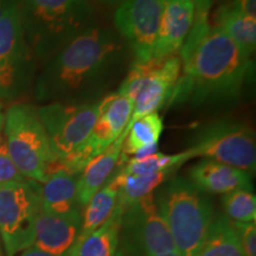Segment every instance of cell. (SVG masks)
Wrapping results in <instances>:
<instances>
[{"label":"cell","instance_id":"36","mask_svg":"<svg viewBox=\"0 0 256 256\" xmlns=\"http://www.w3.org/2000/svg\"><path fill=\"white\" fill-rule=\"evenodd\" d=\"M115 256H124V255L122 254V252H116V255Z\"/></svg>","mask_w":256,"mask_h":256},{"label":"cell","instance_id":"34","mask_svg":"<svg viewBox=\"0 0 256 256\" xmlns=\"http://www.w3.org/2000/svg\"><path fill=\"white\" fill-rule=\"evenodd\" d=\"M4 121H5V113L2 110V104H0V136H2V128H4Z\"/></svg>","mask_w":256,"mask_h":256},{"label":"cell","instance_id":"8","mask_svg":"<svg viewBox=\"0 0 256 256\" xmlns=\"http://www.w3.org/2000/svg\"><path fill=\"white\" fill-rule=\"evenodd\" d=\"M34 69V55L25 38L19 5L14 2L0 16V98H18L31 86Z\"/></svg>","mask_w":256,"mask_h":256},{"label":"cell","instance_id":"13","mask_svg":"<svg viewBox=\"0 0 256 256\" xmlns=\"http://www.w3.org/2000/svg\"><path fill=\"white\" fill-rule=\"evenodd\" d=\"M133 110V101L119 92H113L100 100L98 118L86 142V146L95 156L106 151L124 132Z\"/></svg>","mask_w":256,"mask_h":256},{"label":"cell","instance_id":"9","mask_svg":"<svg viewBox=\"0 0 256 256\" xmlns=\"http://www.w3.org/2000/svg\"><path fill=\"white\" fill-rule=\"evenodd\" d=\"M40 210V184L36 182L26 179L0 188V234L8 256L34 246Z\"/></svg>","mask_w":256,"mask_h":256},{"label":"cell","instance_id":"22","mask_svg":"<svg viewBox=\"0 0 256 256\" xmlns=\"http://www.w3.org/2000/svg\"><path fill=\"white\" fill-rule=\"evenodd\" d=\"M197 256H244L232 220L223 216L214 218Z\"/></svg>","mask_w":256,"mask_h":256},{"label":"cell","instance_id":"18","mask_svg":"<svg viewBox=\"0 0 256 256\" xmlns=\"http://www.w3.org/2000/svg\"><path fill=\"white\" fill-rule=\"evenodd\" d=\"M127 132H124L101 154L95 156L83 168L78 179V192L81 206L84 208L90 198L110 180L122 154L124 142Z\"/></svg>","mask_w":256,"mask_h":256},{"label":"cell","instance_id":"6","mask_svg":"<svg viewBox=\"0 0 256 256\" xmlns=\"http://www.w3.org/2000/svg\"><path fill=\"white\" fill-rule=\"evenodd\" d=\"M185 152L188 160H214L249 174L256 168L255 133L248 124L238 121L223 120L202 127Z\"/></svg>","mask_w":256,"mask_h":256},{"label":"cell","instance_id":"14","mask_svg":"<svg viewBox=\"0 0 256 256\" xmlns=\"http://www.w3.org/2000/svg\"><path fill=\"white\" fill-rule=\"evenodd\" d=\"M194 17L191 0H165L152 60L179 54L194 26Z\"/></svg>","mask_w":256,"mask_h":256},{"label":"cell","instance_id":"25","mask_svg":"<svg viewBox=\"0 0 256 256\" xmlns=\"http://www.w3.org/2000/svg\"><path fill=\"white\" fill-rule=\"evenodd\" d=\"M188 160L185 151L172 156L156 152V154L147 156L145 159H130L126 166L121 168V171L130 176H150L168 170L176 171Z\"/></svg>","mask_w":256,"mask_h":256},{"label":"cell","instance_id":"10","mask_svg":"<svg viewBox=\"0 0 256 256\" xmlns=\"http://www.w3.org/2000/svg\"><path fill=\"white\" fill-rule=\"evenodd\" d=\"M98 102H54L37 108L57 159L66 158L84 145L98 118Z\"/></svg>","mask_w":256,"mask_h":256},{"label":"cell","instance_id":"30","mask_svg":"<svg viewBox=\"0 0 256 256\" xmlns=\"http://www.w3.org/2000/svg\"><path fill=\"white\" fill-rule=\"evenodd\" d=\"M218 11L240 12L250 17H256V0H222Z\"/></svg>","mask_w":256,"mask_h":256},{"label":"cell","instance_id":"32","mask_svg":"<svg viewBox=\"0 0 256 256\" xmlns=\"http://www.w3.org/2000/svg\"><path fill=\"white\" fill-rule=\"evenodd\" d=\"M20 256H54V255L48 254V252H42V250H40V249L34 248V246H32V247L28 248L26 250H24L23 252H22ZM64 256H69V254L64 255Z\"/></svg>","mask_w":256,"mask_h":256},{"label":"cell","instance_id":"33","mask_svg":"<svg viewBox=\"0 0 256 256\" xmlns=\"http://www.w3.org/2000/svg\"><path fill=\"white\" fill-rule=\"evenodd\" d=\"M96 2L106 6H119L124 0H96Z\"/></svg>","mask_w":256,"mask_h":256},{"label":"cell","instance_id":"19","mask_svg":"<svg viewBox=\"0 0 256 256\" xmlns=\"http://www.w3.org/2000/svg\"><path fill=\"white\" fill-rule=\"evenodd\" d=\"M124 211V206L118 202V206L110 218L88 236L76 240L75 244L70 249L69 256L116 255Z\"/></svg>","mask_w":256,"mask_h":256},{"label":"cell","instance_id":"16","mask_svg":"<svg viewBox=\"0 0 256 256\" xmlns=\"http://www.w3.org/2000/svg\"><path fill=\"white\" fill-rule=\"evenodd\" d=\"M190 182L202 192L217 194L252 188V174L209 159L202 160L190 170Z\"/></svg>","mask_w":256,"mask_h":256},{"label":"cell","instance_id":"23","mask_svg":"<svg viewBox=\"0 0 256 256\" xmlns=\"http://www.w3.org/2000/svg\"><path fill=\"white\" fill-rule=\"evenodd\" d=\"M164 130V121L159 113H152L140 118L128 124L124 132H127L124 142L122 154L134 156L140 150L154 146L159 144V139Z\"/></svg>","mask_w":256,"mask_h":256},{"label":"cell","instance_id":"29","mask_svg":"<svg viewBox=\"0 0 256 256\" xmlns=\"http://www.w3.org/2000/svg\"><path fill=\"white\" fill-rule=\"evenodd\" d=\"M232 224L244 256H256L255 223H240L232 220Z\"/></svg>","mask_w":256,"mask_h":256},{"label":"cell","instance_id":"11","mask_svg":"<svg viewBox=\"0 0 256 256\" xmlns=\"http://www.w3.org/2000/svg\"><path fill=\"white\" fill-rule=\"evenodd\" d=\"M121 229L127 247L136 254L159 256L176 252L171 232L160 215L153 194L124 208Z\"/></svg>","mask_w":256,"mask_h":256},{"label":"cell","instance_id":"15","mask_svg":"<svg viewBox=\"0 0 256 256\" xmlns=\"http://www.w3.org/2000/svg\"><path fill=\"white\" fill-rule=\"evenodd\" d=\"M78 176L58 171L40 184L42 211L66 218L82 220L83 206L78 200Z\"/></svg>","mask_w":256,"mask_h":256},{"label":"cell","instance_id":"17","mask_svg":"<svg viewBox=\"0 0 256 256\" xmlns=\"http://www.w3.org/2000/svg\"><path fill=\"white\" fill-rule=\"evenodd\" d=\"M82 220L66 218L40 210L36 220L34 247L54 256L68 255L81 232Z\"/></svg>","mask_w":256,"mask_h":256},{"label":"cell","instance_id":"4","mask_svg":"<svg viewBox=\"0 0 256 256\" xmlns=\"http://www.w3.org/2000/svg\"><path fill=\"white\" fill-rule=\"evenodd\" d=\"M156 203L171 232L176 252L197 256L215 218L209 198L190 180L178 177L165 185Z\"/></svg>","mask_w":256,"mask_h":256},{"label":"cell","instance_id":"24","mask_svg":"<svg viewBox=\"0 0 256 256\" xmlns=\"http://www.w3.org/2000/svg\"><path fill=\"white\" fill-rule=\"evenodd\" d=\"M174 172L172 170H168L150 176H130L124 174L120 170L116 172V178L120 184L119 203L122 204L124 208L138 203L142 198L152 194L153 191L164 183Z\"/></svg>","mask_w":256,"mask_h":256},{"label":"cell","instance_id":"35","mask_svg":"<svg viewBox=\"0 0 256 256\" xmlns=\"http://www.w3.org/2000/svg\"><path fill=\"white\" fill-rule=\"evenodd\" d=\"M159 256H180V255H179L177 252H168V254H162Z\"/></svg>","mask_w":256,"mask_h":256},{"label":"cell","instance_id":"1","mask_svg":"<svg viewBox=\"0 0 256 256\" xmlns=\"http://www.w3.org/2000/svg\"><path fill=\"white\" fill-rule=\"evenodd\" d=\"M126 48L110 28L89 25L48 60L36 80L34 96L43 104L81 102L110 81Z\"/></svg>","mask_w":256,"mask_h":256},{"label":"cell","instance_id":"7","mask_svg":"<svg viewBox=\"0 0 256 256\" xmlns=\"http://www.w3.org/2000/svg\"><path fill=\"white\" fill-rule=\"evenodd\" d=\"M182 66L178 55L144 63L134 62L118 92L130 98L134 104L133 115L128 124L145 115L158 113L168 104L180 78Z\"/></svg>","mask_w":256,"mask_h":256},{"label":"cell","instance_id":"27","mask_svg":"<svg viewBox=\"0 0 256 256\" xmlns=\"http://www.w3.org/2000/svg\"><path fill=\"white\" fill-rule=\"evenodd\" d=\"M26 179L19 172L17 166L10 156L5 136H0V188L17 182H24Z\"/></svg>","mask_w":256,"mask_h":256},{"label":"cell","instance_id":"26","mask_svg":"<svg viewBox=\"0 0 256 256\" xmlns=\"http://www.w3.org/2000/svg\"><path fill=\"white\" fill-rule=\"evenodd\" d=\"M223 208L226 218L232 222L255 223L256 197L249 190H238L224 194Z\"/></svg>","mask_w":256,"mask_h":256},{"label":"cell","instance_id":"20","mask_svg":"<svg viewBox=\"0 0 256 256\" xmlns=\"http://www.w3.org/2000/svg\"><path fill=\"white\" fill-rule=\"evenodd\" d=\"M119 192L120 184L115 174L83 208L82 226L78 238H86L110 218L119 202Z\"/></svg>","mask_w":256,"mask_h":256},{"label":"cell","instance_id":"21","mask_svg":"<svg viewBox=\"0 0 256 256\" xmlns=\"http://www.w3.org/2000/svg\"><path fill=\"white\" fill-rule=\"evenodd\" d=\"M235 42L249 56L256 49V17L240 12L218 11L215 14V26Z\"/></svg>","mask_w":256,"mask_h":256},{"label":"cell","instance_id":"5","mask_svg":"<svg viewBox=\"0 0 256 256\" xmlns=\"http://www.w3.org/2000/svg\"><path fill=\"white\" fill-rule=\"evenodd\" d=\"M4 136L10 156L24 178L43 183L57 158L37 108L26 104L11 106L5 113Z\"/></svg>","mask_w":256,"mask_h":256},{"label":"cell","instance_id":"31","mask_svg":"<svg viewBox=\"0 0 256 256\" xmlns=\"http://www.w3.org/2000/svg\"><path fill=\"white\" fill-rule=\"evenodd\" d=\"M156 152H158V145L146 147V148H142V150H140L139 152H136V154H134L133 159H145V158H147V156L156 154Z\"/></svg>","mask_w":256,"mask_h":256},{"label":"cell","instance_id":"2","mask_svg":"<svg viewBox=\"0 0 256 256\" xmlns=\"http://www.w3.org/2000/svg\"><path fill=\"white\" fill-rule=\"evenodd\" d=\"M179 52L183 72L168 101L171 106L235 101L254 75L252 57L216 28Z\"/></svg>","mask_w":256,"mask_h":256},{"label":"cell","instance_id":"3","mask_svg":"<svg viewBox=\"0 0 256 256\" xmlns=\"http://www.w3.org/2000/svg\"><path fill=\"white\" fill-rule=\"evenodd\" d=\"M25 38L40 60H48L89 25L94 10L89 0H20Z\"/></svg>","mask_w":256,"mask_h":256},{"label":"cell","instance_id":"12","mask_svg":"<svg viewBox=\"0 0 256 256\" xmlns=\"http://www.w3.org/2000/svg\"><path fill=\"white\" fill-rule=\"evenodd\" d=\"M164 4L165 0H124L115 10V28L138 63L153 58Z\"/></svg>","mask_w":256,"mask_h":256},{"label":"cell","instance_id":"28","mask_svg":"<svg viewBox=\"0 0 256 256\" xmlns=\"http://www.w3.org/2000/svg\"><path fill=\"white\" fill-rule=\"evenodd\" d=\"M196 11L194 23L186 40L196 42L204 36L210 30L209 16L212 6V0H191Z\"/></svg>","mask_w":256,"mask_h":256}]
</instances>
